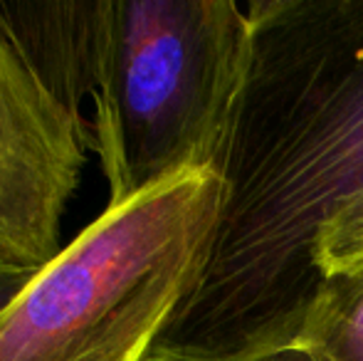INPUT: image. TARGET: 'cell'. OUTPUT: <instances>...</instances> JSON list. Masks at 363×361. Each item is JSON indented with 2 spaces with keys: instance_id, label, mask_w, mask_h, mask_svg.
Returning a JSON list of instances; mask_svg holds the SVG:
<instances>
[{
  "instance_id": "1",
  "label": "cell",
  "mask_w": 363,
  "mask_h": 361,
  "mask_svg": "<svg viewBox=\"0 0 363 361\" xmlns=\"http://www.w3.org/2000/svg\"><path fill=\"white\" fill-rule=\"evenodd\" d=\"M208 260L146 361L284 352L324 282L321 226L363 196V0H255Z\"/></svg>"
},
{
  "instance_id": "2",
  "label": "cell",
  "mask_w": 363,
  "mask_h": 361,
  "mask_svg": "<svg viewBox=\"0 0 363 361\" xmlns=\"http://www.w3.org/2000/svg\"><path fill=\"white\" fill-rule=\"evenodd\" d=\"M216 169L106 203L0 312V361H146L196 284L223 211Z\"/></svg>"
},
{
  "instance_id": "3",
  "label": "cell",
  "mask_w": 363,
  "mask_h": 361,
  "mask_svg": "<svg viewBox=\"0 0 363 361\" xmlns=\"http://www.w3.org/2000/svg\"><path fill=\"white\" fill-rule=\"evenodd\" d=\"M250 57L252 25L233 0H111L91 121L109 203L218 171Z\"/></svg>"
},
{
  "instance_id": "4",
  "label": "cell",
  "mask_w": 363,
  "mask_h": 361,
  "mask_svg": "<svg viewBox=\"0 0 363 361\" xmlns=\"http://www.w3.org/2000/svg\"><path fill=\"white\" fill-rule=\"evenodd\" d=\"M91 124H79L0 28V267L40 272L62 252Z\"/></svg>"
},
{
  "instance_id": "5",
  "label": "cell",
  "mask_w": 363,
  "mask_h": 361,
  "mask_svg": "<svg viewBox=\"0 0 363 361\" xmlns=\"http://www.w3.org/2000/svg\"><path fill=\"white\" fill-rule=\"evenodd\" d=\"M111 0H0V28L43 87L74 116L96 96L104 70Z\"/></svg>"
},
{
  "instance_id": "6",
  "label": "cell",
  "mask_w": 363,
  "mask_h": 361,
  "mask_svg": "<svg viewBox=\"0 0 363 361\" xmlns=\"http://www.w3.org/2000/svg\"><path fill=\"white\" fill-rule=\"evenodd\" d=\"M289 349L309 361H363V267L324 277Z\"/></svg>"
},
{
  "instance_id": "7",
  "label": "cell",
  "mask_w": 363,
  "mask_h": 361,
  "mask_svg": "<svg viewBox=\"0 0 363 361\" xmlns=\"http://www.w3.org/2000/svg\"><path fill=\"white\" fill-rule=\"evenodd\" d=\"M311 260L321 277L363 267V196L321 226L311 245Z\"/></svg>"
},
{
  "instance_id": "8",
  "label": "cell",
  "mask_w": 363,
  "mask_h": 361,
  "mask_svg": "<svg viewBox=\"0 0 363 361\" xmlns=\"http://www.w3.org/2000/svg\"><path fill=\"white\" fill-rule=\"evenodd\" d=\"M35 277V272L25 270H5L0 267V312L25 289V284Z\"/></svg>"
},
{
  "instance_id": "9",
  "label": "cell",
  "mask_w": 363,
  "mask_h": 361,
  "mask_svg": "<svg viewBox=\"0 0 363 361\" xmlns=\"http://www.w3.org/2000/svg\"><path fill=\"white\" fill-rule=\"evenodd\" d=\"M259 361H309V357L296 352V349H284V352H277V354H272V357H264Z\"/></svg>"
}]
</instances>
